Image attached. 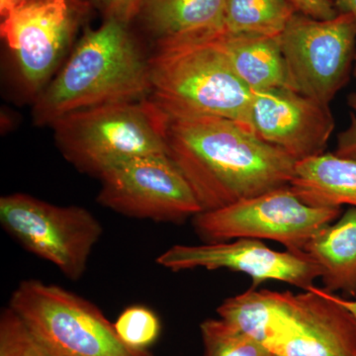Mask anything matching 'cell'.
I'll return each instance as SVG.
<instances>
[{
    "mask_svg": "<svg viewBox=\"0 0 356 356\" xmlns=\"http://www.w3.org/2000/svg\"><path fill=\"white\" fill-rule=\"evenodd\" d=\"M0 356H53L10 307L0 314Z\"/></svg>",
    "mask_w": 356,
    "mask_h": 356,
    "instance_id": "22",
    "label": "cell"
},
{
    "mask_svg": "<svg viewBox=\"0 0 356 356\" xmlns=\"http://www.w3.org/2000/svg\"><path fill=\"white\" fill-rule=\"evenodd\" d=\"M51 127L63 156L91 177L130 159L168 154L165 113L151 98L81 110Z\"/></svg>",
    "mask_w": 356,
    "mask_h": 356,
    "instance_id": "4",
    "label": "cell"
},
{
    "mask_svg": "<svg viewBox=\"0 0 356 356\" xmlns=\"http://www.w3.org/2000/svg\"><path fill=\"white\" fill-rule=\"evenodd\" d=\"M216 36L156 49L149 57V98L170 114L224 117L248 125L252 91L236 76Z\"/></svg>",
    "mask_w": 356,
    "mask_h": 356,
    "instance_id": "3",
    "label": "cell"
},
{
    "mask_svg": "<svg viewBox=\"0 0 356 356\" xmlns=\"http://www.w3.org/2000/svg\"><path fill=\"white\" fill-rule=\"evenodd\" d=\"M226 6L227 0H144L133 24L156 50L216 36L224 28Z\"/></svg>",
    "mask_w": 356,
    "mask_h": 356,
    "instance_id": "14",
    "label": "cell"
},
{
    "mask_svg": "<svg viewBox=\"0 0 356 356\" xmlns=\"http://www.w3.org/2000/svg\"><path fill=\"white\" fill-rule=\"evenodd\" d=\"M122 341L135 350H147L161 334V321L156 313L144 306H131L122 312L114 323Z\"/></svg>",
    "mask_w": 356,
    "mask_h": 356,
    "instance_id": "21",
    "label": "cell"
},
{
    "mask_svg": "<svg viewBox=\"0 0 356 356\" xmlns=\"http://www.w3.org/2000/svg\"><path fill=\"white\" fill-rule=\"evenodd\" d=\"M248 127L294 161L325 153L334 130L327 105L291 88L252 90Z\"/></svg>",
    "mask_w": 356,
    "mask_h": 356,
    "instance_id": "12",
    "label": "cell"
},
{
    "mask_svg": "<svg viewBox=\"0 0 356 356\" xmlns=\"http://www.w3.org/2000/svg\"><path fill=\"white\" fill-rule=\"evenodd\" d=\"M297 13L290 0H227L222 31L280 37Z\"/></svg>",
    "mask_w": 356,
    "mask_h": 356,
    "instance_id": "19",
    "label": "cell"
},
{
    "mask_svg": "<svg viewBox=\"0 0 356 356\" xmlns=\"http://www.w3.org/2000/svg\"><path fill=\"white\" fill-rule=\"evenodd\" d=\"M149 58L132 26L104 19L88 29L67 62L36 97V125L51 126L81 110L137 102L151 96Z\"/></svg>",
    "mask_w": 356,
    "mask_h": 356,
    "instance_id": "2",
    "label": "cell"
},
{
    "mask_svg": "<svg viewBox=\"0 0 356 356\" xmlns=\"http://www.w3.org/2000/svg\"><path fill=\"white\" fill-rule=\"evenodd\" d=\"M348 104L350 109V123L337 136L336 149L332 153L341 158L356 161V92L348 95Z\"/></svg>",
    "mask_w": 356,
    "mask_h": 356,
    "instance_id": "24",
    "label": "cell"
},
{
    "mask_svg": "<svg viewBox=\"0 0 356 356\" xmlns=\"http://www.w3.org/2000/svg\"><path fill=\"white\" fill-rule=\"evenodd\" d=\"M0 224L21 247L81 280L103 234L102 222L81 206L55 205L29 194L0 198Z\"/></svg>",
    "mask_w": 356,
    "mask_h": 356,
    "instance_id": "7",
    "label": "cell"
},
{
    "mask_svg": "<svg viewBox=\"0 0 356 356\" xmlns=\"http://www.w3.org/2000/svg\"><path fill=\"white\" fill-rule=\"evenodd\" d=\"M8 306L53 356H153L128 348L97 306L58 285L21 281Z\"/></svg>",
    "mask_w": 356,
    "mask_h": 356,
    "instance_id": "5",
    "label": "cell"
},
{
    "mask_svg": "<svg viewBox=\"0 0 356 356\" xmlns=\"http://www.w3.org/2000/svg\"><path fill=\"white\" fill-rule=\"evenodd\" d=\"M353 74H355V76L356 79V58H355V67H353Z\"/></svg>",
    "mask_w": 356,
    "mask_h": 356,
    "instance_id": "29",
    "label": "cell"
},
{
    "mask_svg": "<svg viewBox=\"0 0 356 356\" xmlns=\"http://www.w3.org/2000/svg\"><path fill=\"white\" fill-rule=\"evenodd\" d=\"M299 13L316 19H331L339 14L332 0H290Z\"/></svg>",
    "mask_w": 356,
    "mask_h": 356,
    "instance_id": "25",
    "label": "cell"
},
{
    "mask_svg": "<svg viewBox=\"0 0 356 356\" xmlns=\"http://www.w3.org/2000/svg\"><path fill=\"white\" fill-rule=\"evenodd\" d=\"M19 1H21V0H0V13H3V11H6L9 7L13 6L14 4Z\"/></svg>",
    "mask_w": 356,
    "mask_h": 356,
    "instance_id": "28",
    "label": "cell"
},
{
    "mask_svg": "<svg viewBox=\"0 0 356 356\" xmlns=\"http://www.w3.org/2000/svg\"><path fill=\"white\" fill-rule=\"evenodd\" d=\"M216 40L236 76L250 90L293 89L280 37L222 31Z\"/></svg>",
    "mask_w": 356,
    "mask_h": 356,
    "instance_id": "15",
    "label": "cell"
},
{
    "mask_svg": "<svg viewBox=\"0 0 356 356\" xmlns=\"http://www.w3.org/2000/svg\"><path fill=\"white\" fill-rule=\"evenodd\" d=\"M163 113L168 156L203 211L291 182L297 161L262 140L247 124L224 117Z\"/></svg>",
    "mask_w": 356,
    "mask_h": 356,
    "instance_id": "1",
    "label": "cell"
},
{
    "mask_svg": "<svg viewBox=\"0 0 356 356\" xmlns=\"http://www.w3.org/2000/svg\"><path fill=\"white\" fill-rule=\"evenodd\" d=\"M98 179L97 202L123 216L179 224L203 211L168 154L130 159Z\"/></svg>",
    "mask_w": 356,
    "mask_h": 356,
    "instance_id": "10",
    "label": "cell"
},
{
    "mask_svg": "<svg viewBox=\"0 0 356 356\" xmlns=\"http://www.w3.org/2000/svg\"><path fill=\"white\" fill-rule=\"evenodd\" d=\"M202 356H277L264 343L238 331L221 318H208L200 325Z\"/></svg>",
    "mask_w": 356,
    "mask_h": 356,
    "instance_id": "20",
    "label": "cell"
},
{
    "mask_svg": "<svg viewBox=\"0 0 356 356\" xmlns=\"http://www.w3.org/2000/svg\"><path fill=\"white\" fill-rule=\"evenodd\" d=\"M339 13H348L353 16L356 24V0H332Z\"/></svg>",
    "mask_w": 356,
    "mask_h": 356,
    "instance_id": "26",
    "label": "cell"
},
{
    "mask_svg": "<svg viewBox=\"0 0 356 356\" xmlns=\"http://www.w3.org/2000/svg\"><path fill=\"white\" fill-rule=\"evenodd\" d=\"M92 4L91 0H21L0 13V35L28 95L37 97L57 74Z\"/></svg>",
    "mask_w": 356,
    "mask_h": 356,
    "instance_id": "8",
    "label": "cell"
},
{
    "mask_svg": "<svg viewBox=\"0 0 356 356\" xmlns=\"http://www.w3.org/2000/svg\"><path fill=\"white\" fill-rule=\"evenodd\" d=\"M156 262L175 273L204 268L243 273L252 278L254 287L276 280L308 290L321 277L317 264L304 252H278L254 238L175 245L159 255Z\"/></svg>",
    "mask_w": 356,
    "mask_h": 356,
    "instance_id": "11",
    "label": "cell"
},
{
    "mask_svg": "<svg viewBox=\"0 0 356 356\" xmlns=\"http://www.w3.org/2000/svg\"><path fill=\"white\" fill-rule=\"evenodd\" d=\"M143 1L144 0H95L93 6L102 11L104 19L116 20L132 26Z\"/></svg>",
    "mask_w": 356,
    "mask_h": 356,
    "instance_id": "23",
    "label": "cell"
},
{
    "mask_svg": "<svg viewBox=\"0 0 356 356\" xmlns=\"http://www.w3.org/2000/svg\"><path fill=\"white\" fill-rule=\"evenodd\" d=\"M341 215V208L309 205L286 185L226 207L202 211L191 221L204 243L269 240L303 252L311 238Z\"/></svg>",
    "mask_w": 356,
    "mask_h": 356,
    "instance_id": "6",
    "label": "cell"
},
{
    "mask_svg": "<svg viewBox=\"0 0 356 356\" xmlns=\"http://www.w3.org/2000/svg\"><path fill=\"white\" fill-rule=\"evenodd\" d=\"M280 40L292 88L330 106L355 67L353 16L339 13L322 20L297 13Z\"/></svg>",
    "mask_w": 356,
    "mask_h": 356,
    "instance_id": "9",
    "label": "cell"
},
{
    "mask_svg": "<svg viewBox=\"0 0 356 356\" xmlns=\"http://www.w3.org/2000/svg\"><path fill=\"white\" fill-rule=\"evenodd\" d=\"M289 185L309 205L356 208V161L334 153L297 161Z\"/></svg>",
    "mask_w": 356,
    "mask_h": 356,
    "instance_id": "17",
    "label": "cell"
},
{
    "mask_svg": "<svg viewBox=\"0 0 356 356\" xmlns=\"http://www.w3.org/2000/svg\"><path fill=\"white\" fill-rule=\"evenodd\" d=\"M337 299L339 300L346 309H348V310L351 312V314L356 318V300L343 298V297L337 296Z\"/></svg>",
    "mask_w": 356,
    "mask_h": 356,
    "instance_id": "27",
    "label": "cell"
},
{
    "mask_svg": "<svg viewBox=\"0 0 356 356\" xmlns=\"http://www.w3.org/2000/svg\"><path fill=\"white\" fill-rule=\"evenodd\" d=\"M91 1H92V3H93V2H95V0H91Z\"/></svg>",
    "mask_w": 356,
    "mask_h": 356,
    "instance_id": "30",
    "label": "cell"
},
{
    "mask_svg": "<svg viewBox=\"0 0 356 356\" xmlns=\"http://www.w3.org/2000/svg\"><path fill=\"white\" fill-rule=\"evenodd\" d=\"M267 348L277 356H356V318L334 293L303 290Z\"/></svg>",
    "mask_w": 356,
    "mask_h": 356,
    "instance_id": "13",
    "label": "cell"
},
{
    "mask_svg": "<svg viewBox=\"0 0 356 356\" xmlns=\"http://www.w3.org/2000/svg\"><path fill=\"white\" fill-rule=\"evenodd\" d=\"M303 252L317 264L325 291L356 296V208L321 229Z\"/></svg>",
    "mask_w": 356,
    "mask_h": 356,
    "instance_id": "16",
    "label": "cell"
},
{
    "mask_svg": "<svg viewBox=\"0 0 356 356\" xmlns=\"http://www.w3.org/2000/svg\"><path fill=\"white\" fill-rule=\"evenodd\" d=\"M296 294L252 289L229 297L217 308L225 323L267 346L292 315Z\"/></svg>",
    "mask_w": 356,
    "mask_h": 356,
    "instance_id": "18",
    "label": "cell"
}]
</instances>
